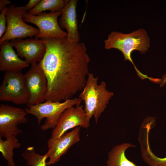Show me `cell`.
<instances>
[{
	"label": "cell",
	"mask_w": 166,
	"mask_h": 166,
	"mask_svg": "<svg viewBox=\"0 0 166 166\" xmlns=\"http://www.w3.org/2000/svg\"><path fill=\"white\" fill-rule=\"evenodd\" d=\"M46 50L39 63L47 80L45 101L61 102L71 99L85 87L90 59L83 42L67 37L41 39Z\"/></svg>",
	"instance_id": "6da1fadb"
},
{
	"label": "cell",
	"mask_w": 166,
	"mask_h": 166,
	"mask_svg": "<svg viewBox=\"0 0 166 166\" xmlns=\"http://www.w3.org/2000/svg\"><path fill=\"white\" fill-rule=\"evenodd\" d=\"M98 81L97 77L89 73L85 85L79 96L84 102V110L88 120L90 121L93 117L96 124L113 95V92L106 89L105 81L98 84Z\"/></svg>",
	"instance_id": "7a4b0ae2"
},
{
	"label": "cell",
	"mask_w": 166,
	"mask_h": 166,
	"mask_svg": "<svg viewBox=\"0 0 166 166\" xmlns=\"http://www.w3.org/2000/svg\"><path fill=\"white\" fill-rule=\"evenodd\" d=\"M150 42L147 33L142 29L128 34L113 31L104 41L105 48L107 49L115 48L121 51L124 56V60L130 61L137 72L138 70L133 63L131 53L136 50L142 54L145 53L150 47Z\"/></svg>",
	"instance_id": "3957f363"
},
{
	"label": "cell",
	"mask_w": 166,
	"mask_h": 166,
	"mask_svg": "<svg viewBox=\"0 0 166 166\" xmlns=\"http://www.w3.org/2000/svg\"><path fill=\"white\" fill-rule=\"evenodd\" d=\"M81 101L79 97L69 99L63 102L48 101L34 105H27V107L25 110L27 114L36 117L38 125L43 119L46 118L41 127L42 130L45 131L54 128L63 112L70 107L80 104Z\"/></svg>",
	"instance_id": "277c9868"
},
{
	"label": "cell",
	"mask_w": 166,
	"mask_h": 166,
	"mask_svg": "<svg viewBox=\"0 0 166 166\" xmlns=\"http://www.w3.org/2000/svg\"><path fill=\"white\" fill-rule=\"evenodd\" d=\"M27 11L23 6H16L14 4L7 7V30L4 35L0 38V44L6 41L36 36L39 30L26 23L23 18Z\"/></svg>",
	"instance_id": "5b68a950"
},
{
	"label": "cell",
	"mask_w": 166,
	"mask_h": 166,
	"mask_svg": "<svg viewBox=\"0 0 166 166\" xmlns=\"http://www.w3.org/2000/svg\"><path fill=\"white\" fill-rule=\"evenodd\" d=\"M29 94L21 71L6 72L0 86V101L27 104Z\"/></svg>",
	"instance_id": "8992f818"
},
{
	"label": "cell",
	"mask_w": 166,
	"mask_h": 166,
	"mask_svg": "<svg viewBox=\"0 0 166 166\" xmlns=\"http://www.w3.org/2000/svg\"><path fill=\"white\" fill-rule=\"evenodd\" d=\"M61 10L49 13H42L37 16L26 13L23 18L24 22L36 25L39 33L35 37L38 39L51 38L67 37V33L63 31L60 27L57 21L58 17L61 15Z\"/></svg>",
	"instance_id": "52a82bcc"
},
{
	"label": "cell",
	"mask_w": 166,
	"mask_h": 166,
	"mask_svg": "<svg viewBox=\"0 0 166 166\" xmlns=\"http://www.w3.org/2000/svg\"><path fill=\"white\" fill-rule=\"evenodd\" d=\"M26 85L29 94L27 105H33L45 101L48 85L46 77L39 63L31 65L24 75Z\"/></svg>",
	"instance_id": "ba28073f"
},
{
	"label": "cell",
	"mask_w": 166,
	"mask_h": 166,
	"mask_svg": "<svg viewBox=\"0 0 166 166\" xmlns=\"http://www.w3.org/2000/svg\"><path fill=\"white\" fill-rule=\"evenodd\" d=\"M89 122L83 106L79 104L75 107H70L61 115L57 125L53 129L50 138H59L68 130L77 127L87 128L90 126Z\"/></svg>",
	"instance_id": "9c48e42d"
},
{
	"label": "cell",
	"mask_w": 166,
	"mask_h": 166,
	"mask_svg": "<svg viewBox=\"0 0 166 166\" xmlns=\"http://www.w3.org/2000/svg\"><path fill=\"white\" fill-rule=\"evenodd\" d=\"M25 110L1 104L0 105V137L17 136L22 130L18 125L27 121Z\"/></svg>",
	"instance_id": "30bf717a"
},
{
	"label": "cell",
	"mask_w": 166,
	"mask_h": 166,
	"mask_svg": "<svg viewBox=\"0 0 166 166\" xmlns=\"http://www.w3.org/2000/svg\"><path fill=\"white\" fill-rule=\"evenodd\" d=\"M81 128H75L57 139L48 140V150L46 153L49 160L47 165L58 162L72 146L79 141Z\"/></svg>",
	"instance_id": "8fae6325"
},
{
	"label": "cell",
	"mask_w": 166,
	"mask_h": 166,
	"mask_svg": "<svg viewBox=\"0 0 166 166\" xmlns=\"http://www.w3.org/2000/svg\"><path fill=\"white\" fill-rule=\"evenodd\" d=\"M18 56L24 58L29 64L39 63L45 53L46 48L44 41L36 38L17 39L10 41Z\"/></svg>",
	"instance_id": "7c38bea8"
},
{
	"label": "cell",
	"mask_w": 166,
	"mask_h": 166,
	"mask_svg": "<svg viewBox=\"0 0 166 166\" xmlns=\"http://www.w3.org/2000/svg\"><path fill=\"white\" fill-rule=\"evenodd\" d=\"M77 2V0L69 1L61 10L62 14L58 21L60 28L66 29L68 39L74 42H79L80 40L76 13Z\"/></svg>",
	"instance_id": "4fadbf2b"
},
{
	"label": "cell",
	"mask_w": 166,
	"mask_h": 166,
	"mask_svg": "<svg viewBox=\"0 0 166 166\" xmlns=\"http://www.w3.org/2000/svg\"><path fill=\"white\" fill-rule=\"evenodd\" d=\"M0 70L2 71H21L29 65L26 61L21 60L13 49L10 41L1 44Z\"/></svg>",
	"instance_id": "5bb4252c"
},
{
	"label": "cell",
	"mask_w": 166,
	"mask_h": 166,
	"mask_svg": "<svg viewBox=\"0 0 166 166\" xmlns=\"http://www.w3.org/2000/svg\"><path fill=\"white\" fill-rule=\"evenodd\" d=\"M135 146L130 143H124L117 145L108 153L106 162L107 166H137L127 158L126 149Z\"/></svg>",
	"instance_id": "9a60e30c"
},
{
	"label": "cell",
	"mask_w": 166,
	"mask_h": 166,
	"mask_svg": "<svg viewBox=\"0 0 166 166\" xmlns=\"http://www.w3.org/2000/svg\"><path fill=\"white\" fill-rule=\"evenodd\" d=\"M21 144L16 136L8 137L3 140L0 137V152L8 166H16L13 158L14 148H20Z\"/></svg>",
	"instance_id": "2e32d148"
},
{
	"label": "cell",
	"mask_w": 166,
	"mask_h": 166,
	"mask_svg": "<svg viewBox=\"0 0 166 166\" xmlns=\"http://www.w3.org/2000/svg\"><path fill=\"white\" fill-rule=\"evenodd\" d=\"M69 0H42L34 8L28 12L30 14L36 16L43 11L49 10L51 12L61 10L68 3Z\"/></svg>",
	"instance_id": "e0dca14e"
},
{
	"label": "cell",
	"mask_w": 166,
	"mask_h": 166,
	"mask_svg": "<svg viewBox=\"0 0 166 166\" xmlns=\"http://www.w3.org/2000/svg\"><path fill=\"white\" fill-rule=\"evenodd\" d=\"M22 156L26 161V164L29 166H47V154L41 155L35 152L34 147H27L22 153Z\"/></svg>",
	"instance_id": "ac0fdd59"
},
{
	"label": "cell",
	"mask_w": 166,
	"mask_h": 166,
	"mask_svg": "<svg viewBox=\"0 0 166 166\" xmlns=\"http://www.w3.org/2000/svg\"><path fill=\"white\" fill-rule=\"evenodd\" d=\"M146 149H141L142 157L149 166H166V157L159 158L156 156L151 151L149 144Z\"/></svg>",
	"instance_id": "d6986e66"
},
{
	"label": "cell",
	"mask_w": 166,
	"mask_h": 166,
	"mask_svg": "<svg viewBox=\"0 0 166 166\" xmlns=\"http://www.w3.org/2000/svg\"><path fill=\"white\" fill-rule=\"evenodd\" d=\"M7 7H6L0 14V38L5 34L7 30V20L6 12Z\"/></svg>",
	"instance_id": "ffe728a7"
},
{
	"label": "cell",
	"mask_w": 166,
	"mask_h": 166,
	"mask_svg": "<svg viewBox=\"0 0 166 166\" xmlns=\"http://www.w3.org/2000/svg\"><path fill=\"white\" fill-rule=\"evenodd\" d=\"M41 0H30L28 3L24 6L26 11H30L35 7L41 2Z\"/></svg>",
	"instance_id": "44dd1931"
},
{
	"label": "cell",
	"mask_w": 166,
	"mask_h": 166,
	"mask_svg": "<svg viewBox=\"0 0 166 166\" xmlns=\"http://www.w3.org/2000/svg\"><path fill=\"white\" fill-rule=\"evenodd\" d=\"M11 3L8 0H0V11L1 12L6 7V6Z\"/></svg>",
	"instance_id": "7402d4cb"
},
{
	"label": "cell",
	"mask_w": 166,
	"mask_h": 166,
	"mask_svg": "<svg viewBox=\"0 0 166 166\" xmlns=\"http://www.w3.org/2000/svg\"><path fill=\"white\" fill-rule=\"evenodd\" d=\"M161 85L163 86L166 84V73L165 74L163 77L162 79L161 80Z\"/></svg>",
	"instance_id": "603a6c76"
}]
</instances>
